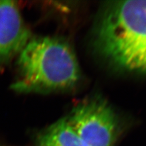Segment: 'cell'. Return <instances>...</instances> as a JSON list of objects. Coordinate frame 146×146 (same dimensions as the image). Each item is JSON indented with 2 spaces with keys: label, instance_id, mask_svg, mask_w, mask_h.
Returning <instances> with one entry per match:
<instances>
[{
  "label": "cell",
  "instance_id": "cell-5",
  "mask_svg": "<svg viewBox=\"0 0 146 146\" xmlns=\"http://www.w3.org/2000/svg\"><path fill=\"white\" fill-rule=\"evenodd\" d=\"M37 146H85L68 123L62 118L38 136Z\"/></svg>",
  "mask_w": 146,
  "mask_h": 146
},
{
  "label": "cell",
  "instance_id": "cell-4",
  "mask_svg": "<svg viewBox=\"0 0 146 146\" xmlns=\"http://www.w3.org/2000/svg\"><path fill=\"white\" fill-rule=\"evenodd\" d=\"M31 37L17 3L0 1V64L19 54Z\"/></svg>",
  "mask_w": 146,
  "mask_h": 146
},
{
  "label": "cell",
  "instance_id": "cell-1",
  "mask_svg": "<svg viewBox=\"0 0 146 146\" xmlns=\"http://www.w3.org/2000/svg\"><path fill=\"white\" fill-rule=\"evenodd\" d=\"M95 38L98 51L111 64L146 74V0L108 2Z\"/></svg>",
  "mask_w": 146,
  "mask_h": 146
},
{
  "label": "cell",
  "instance_id": "cell-2",
  "mask_svg": "<svg viewBox=\"0 0 146 146\" xmlns=\"http://www.w3.org/2000/svg\"><path fill=\"white\" fill-rule=\"evenodd\" d=\"M18 65L20 77L12 88L20 93L70 89L81 77L74 51L59 38H31L19 54Z\"/></svg>",
  "mask_w": 146,
  "mask_h": 146
},
{
  "label": "cell",
  "instance_id": "cell-6",
  "mask_svg": "<svg viewBox=\"0 0 146 146\" xmlns=\"http://www.w3.org/2000/svg\"><path fill=\"white\" fill-rule=\"evenodd\" d=\"M0 146H3V145H0Z\"/></svg>",
  "mask_w": 146,
  "mask_h": 146
},
{
  "label": "cell",
  "instance_id": "cell-3",
  "mask_svg": "<svg viewBox=\"0 0 146 146\" xmlns=\"http://www.w3.org/2000/svg\"><path fill=\"white\" fill-rule=\"evenodd\" d=\"M67 120L85 146H114L117 141L118 118L103 100L96 99L81 104Z\"/></svg>",
  "mask_w": 146,
  "mask_h": 146
}]
</instances>
